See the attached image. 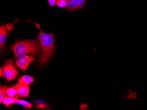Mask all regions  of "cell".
I'll return each mask as SVG.
<instances>
[{
  "instance_id": "obj_15",
  "label": "cell",
  "mask_w": 147,
  "mask_h": 110,
  "mask_svg": "<svg viewBox=\"0 0 147 110\" xmlns=\"http://www.w3.org/2000/svg\"><path fill=\"white\" fill-rule=\"evenodd\" d=\"M57 0H48V2L51 7L53 8L54 7L55 4L57 2Z\"/></svg>"
},
{
  "instance_id": "obj_16",
  "label": "cell",
  "mask_w": 147,
  "mask_h": 110,
  "mask_svg": "<svg viewBox=\"0 0 147 110\" xmlns=\"http://www.w3.org/2000/svg\"><path fill=\"white\" fill-rule=\"evenodd\" d=\"M2 71H3L2 70V69H1V76H2V75H3V74H2Z\"/></svg>"
},
{
  "instance_id": "obj_14",
  "label": "cell",
  "mask_w": 147,
  "mask_h": 110,
  "mask_svg": "<svg viewBox=\"0 0 147 110\" xmlns=\"http://www.w3.org/2000/svg\"><path fill=\"white\" fill-rule=\"evenodd\" d=\"M86 0H76L77 5L78 9L83 8L86 4Z\"/></svg>"
},
{
  "instance_id": "obj_7",
  "label": "cell",
  "mask_w": 147,
  "mask_h": 110,
  "mask_svg": "<svg viewBox=\"0 0 147 110\" xmlns=\"http://www.w3.org/2000/svg\"><path fill=\"white\" fill-rule=\"evenodd\" d=\"M34 79L33 77L29 75H24L19 79V83L22 85L28 86L31 83H33Z\"/></svg>"
},
{
  "instance_id": "obj_1",
  "label": "cell",
  "mask_w": 147,
  "mask_h": 110,
  "mask_svg": "<svg viewBox=\"0 0 147 110\" xmlns=\"http://www.w3.org/2000/svg\"><path fill=\"white\" fill-rule=\"evenodd\" d=\"M40 30L37 36L39 46L41 48V56L38 65L42 66L47 64L55 51V36L53 33H45L42 31L39 24L33 23Z\"/></svg>"
},
{
  "instance_id": "obj_4",
  "label": "cell",
  "mask_w": 147,
  "mask_h": 110,
  "mask_svg": "<svg viewBox=\"0 0 147 110\" xmlns=\"http://www.w3.org/2000/svg\"><path fill=\"white\" fill-rule=\"evenodd\" d=\"M13 28L12 25L2 23L0 27V48L1 51L4 50L5 47V41L8 34Z\"/></svg>"
},
{
  "instance_id": "obj_2",
  "label": "cell",
  "mask_w": 147,
  "mask_h": 110,
  "mask_svg": "<svg viewBox=\"0 0 147 110\" xmlns=\"http://www.w3.org/2000/svg\"><path fill=\"white\" fill-rule=\"evenodd\" d=\"M39 45L38 40L18 41L11 46L10 49L14 53L15 59L27 54L37 56L40 53Z\"/></svg>"
},
{
  "instance_id": "obj_6",
  "label": "cell",
  "mask_w": 147,
  "mask_h": 110,
  "mask_svg": "<svg viewBox=\"0 0 147 110\" xmlns=\"http://www.w3.org/2000/svg\"><path fill=\"white\" fill-rule=\"evenodd\" d=\"M17 90V93L20 96L27 97H28L30 93L29 85H22L20 84H17L16 86H13Z\"/></svg>"
},
{
  "instance_id": "obj_3",
  "label": "cell",
  "mask_w": 147,
  "mask_h": 110,
  "mask_svg": "<svg viewBox=\"0 0 147 110\" xmlns=\"http://www.w3.org/2000/svg\"><path fill=\"white\" fill-rule=\"evenodd\" d=\"M14 60H8L3 65V75L7 79L8 82H11L15 79L19 73L15 68Z\"/></svg>"
},
{
  "instance_id": "obj_11",
  "label": "cell",
  "mask_w": 147,
  "mask_h": 110,
  "mask_svg": "<svg viewBox=\"0 0 147 110\" xmlns=\"http://www.w3.org/2000/svg\"><path fill=\"white\" fill-rule=\"evenodd\" d=\"M7 87L1 85L0 87V103L1 104L4 98H5V93H6Z\"/></svg>"
},
{
  "instance_id": "obj_9",
  "label": "cell",
  "mask_w": 147,
  "mask_h": 110,
  "mask_svg": "<svg viewBox=\"0 0 147 110\" xmlns=\"http://www.w3.org/2000/svg\"><path fill=\"white\" fill-rule=\"evenodd\" d=\"M67 1V7L66 9L67 10L72 11L78 9L77 5L76 0H66Z\"/></svg>"
},
{
  "instance_id": "obj_12",
  "label": "cell",
  "mask_w": 147,
  "mask_h": 110,
  "mask_svg": "<svg viewBox=\"0 0 147 110\" xmlns=\"http://www.w3.org/2000/svg\"><path fill=\"white\" fill-rule=\"evenodd\" d=\"M16 103L24 106L25 109V108H32V106H31V104L28 102L24 101V100H18Z\"/></svg>"
},
{
  "instance_id": "obj_13",
  "label": "cell",
  "mask_w": 147,
  "mask_h": 110,
  "mask_svg": "<svg viewBox=\"0 0 147 110\" xmlns=\"http://www.w3.org/2000/svg\"><path fill=\"white\" fill-rule=\"evenodd\" d=\"M56 4L59 7L61 8H66L67 5L66 0H57Z\"/></svg>"
},
{
  "instance_id": "obj_5",
  "label": "cell",
  "mask_w": 147,
  "mask_h": 110,
  "mask_svg": "<svg viewBox=\"0 0 147 110\" xmlns=\"http://www.w3.org/2000/svg\"><path fill=\"white\" fill-rule=\"evenodd\" d=\"M35 61H36L35 57L31 56L24 55L18 59L16 64L21 70L26 72L30 64Z\"/></svg>"
},
{
  "instance_id": "obj_8",
  "label": "cell",
  "mask_w": 147,
  "mask_h": 110,
  "mask_svg": "<svg viewBox=\"0 0 147 110\" xmlns=\"http://www.w3.org/2000/svg\"><path fill=\"white\" fill-rule=\"evenodd\" d=\"M19 100V97L18 96H16L13 97H5L2 101V103L5 105L7 107H8L11 104L16 103V101Z\"/></svg>"
},
{
  "instance_id": "obj_10",
  "label": "cell",
  "mask_w": 147,
  "mask_h": 110,
  "mask_svg": "<svg viewBox=\"0 0 147 110\" xmlns=\"http://www.w3.org/2000/svg\"><path fill=\"white\" fill-rule=\"evenodd\" d=\"M17 93V90L14 87L7 88L6 91V94L9 97H15Z\"/></svg>"
}]
</instances>
